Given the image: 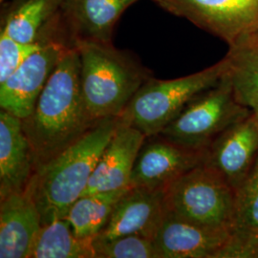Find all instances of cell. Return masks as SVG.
I'll return each mask as SVG.
<instances>
[{
    "instance_id": "obj_1",
    "label": "cell",
    "mask_w": 258,
    "mask_h": 258,
    "mask_svg": "<svg viewBox=\"0 0 258 258\" xmlns=\"http://www.w3.org/2000/svg\"><path fill=\"white\" fill-rule=\"evenodd\" d=\"M21 120L37 170L100 122L93 120L83 100L81 59L75 45L65 48L35 109Z\"/></svg>"
},
{
    "instance_id": "obj_2",
    "label": "cell",
    "mask_w": 258,
    "mask_h": 258,
    "mask_svg": "<svg viewBox=\"0 0 258 258\" xmlns=\"http://www.w3.org/2000/svg\"><path fill=\"white\" fill-rule=\"evenodd\" d=\"M118 123L119 118L101 120L36 171L27 190L37 205L42 225L66 218L71 206L83 196Z\"/></svg>"
},
{
    "instance_id": "obj_3",
    "label": "cell",
    "mask_w": 258,
    "mask_h": 258,
    "mask_svg": "<svg viewBox=\"0 0 258 258\" xmlns=\"http://www.w3.org/2000/svg\"><path fill=\"white\" fill-rule=\"evenodd\" d=\"M83 100L93 120L119 118L142 85L151 78L134 56L111 43L77 39Z\"/></svg>"
},
{
    "instance_id": "obj_4",
    "label": "cell",
    "mask_w": 258,
    "mask_h": 258,
    "mask_svg": "<svg viewBox=\"0 0 258 258\" xmlns=\"http://www.w3.org/2000/svg\"><path fill=\"white\" fill-rule=\"evenodd\" d=\"M224 57L197 73L173 80L148 79L134 95L120 120L151 137L175 119L197 95L216 85L227 73Z\"/></svg>"
},
{
    "instance_id": "obj_5",
    "label": "cell",
    "mask_w": 258,
    "mask_h": 258,
    "mask_svg": "<svg viewBox=\"0 0 258 258\" xmlns=\"http://www.w3.org/2000/svg\"><path fill=\"white\" fill-rule=\"evenodd\" d=\"M166 212L206 230L232 234L236 192L205 163L178 178L165 190Z\"/></svg>"
},
{
    "instance_id": "obj_6",
    "label": "cell",
    "mask_w": 258,
    "mask_h": 258,
    "mask_svg": "<svg viewBox=\"0 0 258 258\" xmlns=\"http://www.w3.org/2000/svg\"><path fill=\"white\" fill-rule=\"evenodd\" d=\"M250 114L251 109L237 101L226 73L216 85L188 102L159 135L184 148L207 150L226 129Z\"/></svg>"
},
{
    "instance_id": "obj_7",
    "label": "cell",
    "mask_w": 258,
    "mask_h": 258,
    "mask_svg": "<svg viewBox=\"0 0 258 258\" xmlns=\"http://www.w3.org/2000/svg\"><path fill=\"white\" fill-rule=\"evenodd\" d=\"M231 46L258 31V0H152Z\"/></svg>"
},
{
    "instance_id": "obj_8",
    "label": "cell",
    "mask_w": 258,
    "mask_h": 258,
    "mask_svg": "<svg viewBox=\"0 0 258 258\" xmlns=\"http://www.w3.org/2000/svg\"><path fill=\"white\" fill-rule=\"evenodd\" d=\"M207 150L184 148L161 135L147 137L136 158L131 186L163 190L206 162Z\"/></svg>"
},
{
    "instance_id": "obj_9",
    "label": "cell",
    "mask_w": 258,
    "mask_h": 258,
    "mask_svg": "<svg viewBox=\"0 0 258 258\" xmlns=\"http://www.w3.org/2000/svg\"><path fill=\"white\" fill-rule=\"evenodd\" d=\"M67 46L73 45L49 40L30 55L14 74L0 83V108L20 120L27 118Z\"/></svg>"
},
{
    "instance_id": "obj_10",
    "label": "cell",
    "mask_w": 258,
    "mask_h": 258,
    "mask_svg": "<svg viewBox=\"0 0 258 258\" xmlns=\"http://www.w3.org/2000/svg\"><path fill=\"white\" fill-rule=\"evenodd\" d=\"M257 157L258 122L251 112L212 142L205 164L219 172L236 192Z\"/></svg>"
},
{
    "instance_id": "obj_11",
    "label": "cell",
    "mask_w": 258,
    "mask_h": 258,
    "mask_svg": "<svg viewBox=\"0 0 258 258\" xmlns=\"http://www.w3.org/2000/svg\"><path fill=\"white\" fill-rule=\"evenodd\" d=\"M166 212L165 191L130 186L116 205L104 229L94 239L137 234L153 240Z\"/></svg>"
},
{
    "instance_id": "obj_12",
    "label": "cell",
    "mask_w": 258,
    "mask_h": 258,
    "mask_svg": "<svg viewBox=\"0 0 258 258\" xmlns=\"http://www.w3.org/2000/svg\"><path fill=\"white\" fill-rule=\"evenodd\" d=\"M146 135L119 118L118 126L103 150L83 195L130 187L131 174Z\"/></svg>"
},
{
    "instance_id": "obj_13",
    "label": "cell",
    "mask_w": 258,
    "mask_h": 258,
    "mask_svg": "<svg viewBox=\"0 0 258 258\" xmlns=\"http://www.w3.org/2000/svg\"><path fill=\"white\" fill-rule=\"evenodd\" d=\"M36 171V158L22 120L0 109V199L26 191Z\"/></svg>"
},
{
    "instance_id": "obj_14",
    "label": "cell",
    "mask_w": 258,
    "mask_h": 258,
    "mask_svg": "<svg viewBox=\"0 0 258 258\" xmlns=\"http://www.w3.org/2000/svg\"><path fill=\"white\" fill-rule=\"evenodd\" d=\"M231 234L206 230L166 212L153 243L158 258H218Z\"/></svg>"
},
{
    "instance_id": "obj_15",
    "label": "cell",
    "mask_w": 258,
    "mask_h": 258,
    "mask_svg": "<svg viewBox=\"0 0 258 258\" xmlns=\"http://www.w3.org/2000/svg\"><path fill=\"white\" fill-rule=\"evenodd\" d=\"M41 227V215L27 189L1 198L0 257L30 258Z\"/></svg>"
},
{
    "instance_id": "obj_16",
    "label": "cell",
    "mask_w": 258,
    "mask_h": 258,
    "mask_svg": "<svg viewBox=\"0 0 258 258\" xmlns=\"http://www.w3.org/2000/svg\"><path fill=\"white\" fill-rule=\"evenodd\" d=\"M138 0H63L61 11L75 35L111 43L114 27L125 10Z\"/></svg>"
},
{
    "instance_id": "obj_17",
    "label": "cell",
    "mask_w": 258,
    "mask_h": 258,
    "mask_svg": "<svg viewBox=\"0 0 258 258\" xmlns=\"http://www.w3.org/2000/svg\"><path fill=\"white\" fill-rule=\"evenodd\" d=\"M225 58L237 101L250 109L258 99V31L230 46Z\"/></svg>"
},
{
    "instance_id": "obj_18",
    "label": "cell",
    "mask_w": 258,
    "mask_h": 258,
    "mask_svg": "<svg viewBox=\"0 0 258 258\" xmlns=\"http://www.w3.org/2000/svg\"><path fill=\"white\" fill-rule=\"evenodd\" d=\"M30 258H95L93 238L76 236L67 218L42 225Z\"/></svg>"
},
{
    "instance_id": "obj_19",
    "label": "cell",
    "mask_w": 258,
    "mask_h": 258,
    "mask_svg": "<svg viewBox=\"0 0 258 258\" xmlns=\"http://www.w3.org/2000/svg\"><path fill=\"white\" fill-rule=\"evenodd\" d=\"M63 0H19L10 10L2 30L22 43L46 42L41 33Z\"/></svg>"
},
{
    "instance_id": "obj_20",
    "label": "cell",
    "mask_w": 258,
    "mask_h": 258,
    "mask_svg": "<svg viewBox=\"0 0 258 258\" xmlns=\"http://www.w3.org/2000/svg\"><path fill=\"white\" fill-rule=\"evenodd\" d=\"M128 188L81 196L71 206L66 216L76 236L94 238L100 234L109 221L116 205Z\"/></svg>"
},
{
    "instance_id": "obj_21",
    "label": "cell",
    "mask_w": 258,
    "mask_h": 258,
    "mask_svg": "<svg viewBox=\"0 0 258 258\" xmlns=\"http://www.w3.org/2000/svg\"><path fill=\"white\" fill-rule=\"evenodd\" d=\"M258 233V157L236 191L234 229L229 243H238Z\"/></svg>"
},
{
    "instance_id": "obj_22",
    "label": "cell",
    "mask_w": 258,
    "mask_h": 258,
    "mask_svg": "<svg viewBox=\"0 0 258 258\" xmlns=\"http://www.w3.org/2000/svg\"><path fill=\"white\" fill-rule=\"evenodd\" d=\"M95 258H158L153 240L125 235L109 240L93 238Z\"/></svg>"
},
{
    "instance_id": "obj_23",
    "label": "cell",
    "mask_w": 258,
    "mask_h": 258,
    "mask_svg": "<svg viewBox=\"0 0 258 258\" xmlns=\"http://www.w3.org/2000/svg\"><path fill=\"white\" fill-rule=\"evenodd\" d=\"M47 42V41H46ZM45 42L22 43L10 37L2 29L0 33V83L14 74L28 57Z\"/></svg>"
},
{
    "instance_id": "obj_24",
    "label": "cell",
    "mask_w": 258,
    "mask_h": 258,
    "mask_svg": "<svg viewBox=\"0 0 258 258\" xmlns=\"http://www.w3.org/2000/svg\"><path fill=\"white\" fill-rule=\"evenodd\" d=\"M218 258H258V233L238 243H228Z\"/></svg>"
},
{
    "instance_id": "obj_25",
    "label": "cell",
    "mask_w": 258,
    "mask_h": 258,
    "mask_svg": "<svg viewBox=\"0 0 258 258\" xmlns=\"http://www.w3.org/2000/svg\"><path fill=\"white\" fill-rule=\"evenodd\" d=\"M250 109H251V112H252V115L254 116V118L256 119L258 122V99L255 102H253V104L251 105Z\"/></svg>"
}]
</instances>
